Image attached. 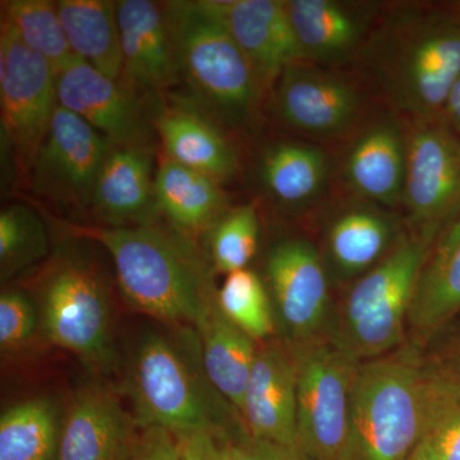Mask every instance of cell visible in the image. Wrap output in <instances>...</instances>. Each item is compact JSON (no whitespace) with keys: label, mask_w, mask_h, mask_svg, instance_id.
Listing matches in <instances>:
<instances>
[{"label":"cell","mask_w":460,"mask_h":460,"mask_svg":"<svg viewBox=\"0 0 460 460\" xmlns=\"http://www.w3.org/2000/svg\"><path fill=\"white\" fill-rule=\"evenodd\" d=\"M358 62L408 119L443 120L460 75V12L447 2L383 8Z\"/></svg>","instance_id":"obj_1"},{"label":"cell","mask_w":460,"mask_h":460,"mask_svg":"<svg viewBox=\"0 0 460 460\" xmlns=\"http://www.w3.org/2000/svg\"><path fill=\"white\" fill-rule=\"evenodd\" d=\"M62 224L72 237L95 241L107 250L120 295L133 310L162 323L195 328L217 302L208 253L171 224L118 228Z\"/></svg>","instance_id":"obj_2"},{"label":"cell","mask_w":460,"mask_h":460,"mask_svg":"<svg viewBox=\"0 0 460 460\" xmlns=\"http://www.w3.org/2000/svg\"><path fill=\"white\" fill-rule=\"evenodd\" d=\"M123 392L141 429L248 434L241 414L206 374L199 334L190 326H180L174 337L156 330L142 334L127 361Z\"/></svg>","instance_id":"obj_3"},{"label":"cell","mask_w":460,"mask_h":460,"mask_svg":"<svg viewBox=\"0 0 460 460\" xmlns=\"http://www.w3.org/2000/svg\"><path fill=\"white\" fill-rule=\"evenodd\" d=\"M56 250L32 278V301L44 337L93 371L115 363L111 281L84 244Z\"/></svg>","instance_id":"obj_4"},{"label":"cell","mask_w":460,"mask_h":460,"mask_svg":"<svg viewBox=\"0 0 460 460\" xmlns=\"http://www.w3.org/2000/svg\"><path fill=\"white\" fill-rule=\"evenodd\" d=\"M163 5L180 75L189 84L196 107L229 126L252 122L265 87L228 30L205 7L204 0Z\"/></svg>","instance_id":"obj_5"},{"label":"cell","mask_w":460,"mask_h":460,"mask_svg":"<svg viewBox=\"0 0 460 460\" xmlns=\"http://www.w3.org/2000/svg\"><path fill=\"white\" fill-rule=\"evenodd\" d=\"M435 241L404 233L383 261L354 281L332 339L357 362L386 356L404 341L417 281Z\"/></svg>","instance_id":"obj_6"},{"label":"cell","mask_w":460,"mask_h":460,"mask_svg":"<svg viewBox=\"0 0 460 460\" xmlns=\"http://www.w3.org/2000/svg\"><path fill=\"white\" fill-rule=\"evenodd\" d=\"M420 370L413 348L361 362L350 394L353 460H410L420 440Z\"/></svg>","instance_id":"obj_7"},{"label":"cell","mask_w":460,"mask_h":460,"mask_svg":"<svg viewBox=\"0 0 460 460\" xmlns=\"http://www.w3.org/2000/svg\"><path fill=\"white\" fill-rule=\"evenodd\" d=\"M288 347L296 367L299 450L308 460H353L350 394L359 362L332 337Z\"/></svg>","instance_id":"obj_8"},{"label":"cell","mask_w":460,"mask_h":460,"mask_svg":"<svg viewBox=\"0 0 460 460\" xmlns=\"http://www.w3.org/2000/svg\"><path fill=\"white\" fill-rule=\"evenodd\" d=\"M2 128L27 178L59 107L57 72L30 49L11 27H0Z\"/></svg>","instance_id":"obj_9"},{"label":"cell","mask_w":460,"mask_h":460,"mask_svg":"<svg viewBox=\"0 0 460 460\" xmlns=\"http://www.w3.org/2000/svg\"><path fill=\"white\" fill-rule=\"evenodd\" d=\"M402 204L413 232L438 238L460 215V138L444 120H410Z\"/></svg>","instance_id":"obj_10"},{"label":"cell","mask_w":460,"mask_h":460,"mask_svg":"<svg viewBox=\"0 0 460 460\" xmlns=\"http://www.w3.org/2000/svg\"><path fill=\"white\" fill-rule=\"evenodd\" d=\"M265 274L288 344L332 337L329 271L311 242L304 238L278 242L266 257Z\"/></svg>","instance_id":"obj_11"},{"label":"cell","mask_w":460,"mask_h":460,"mask_svg":"<svg viewBox=\"0 0 460 460\" xmlns=\"http://www.w3.org/2000/svg\"><path fill=\"white\" fill-rule=\"evenodd\" d=\"M111 146L86 120L59 105L30 172L33 193L58 208L90 210Z\"/></svg>","instance_id":"obj_12"},{"label":"cell","mask_w":460,"mask_h":460,"mask_svg":"<svg viewBox=\"0 0 460 460\" xmlns=\"http://www.w3.org/2000/svg\"><path fill=\"white\" fill-rule=\"evenodd\" d=\"M275 108L295 131L335 140L358 124L363 100L349 78L332 68L301 62L288 66L275 84Z\"/></svg>","instance_id":"obj_13"},{"label":"cell","mask_w":460,"mask_h":460,"mask_svg":"<svg viewBox=\"0 0 460 460\" xmlns=\"http://www.w3.org/2000/svg\"><path fill=\"white\" fill-rule=\"evenodd\" d=\"M60 107L86 120L113 146L154 147V118L137 91L75 58L57 75Z\"/></svg>","instance_id":"obj_14"},{"label":"cell","mask_w":460,"mask_h":460,"mask_svg":"<svg viewBox=\"0 0 460 460\" xmlns=\"http://www.w3.org/2000/svg\"><path fill=\"white\" fill-rule=\"evenodd\" d=\"M140 432L113 389L87 383L63 419L57 460H129Z\"/></svg>","instance_id":"obj_15"},{"label":"cell","mask_w":460,"mask_h":460,"mask_svg":"<svg viewBox=\"0 0 460 460\" xmlns=\"http://www.w3.org/2000/svg\"><path fill=\"white\" fill-rule=\"evenodd\" d=\"M305 62L332 68L358 60L380 7L374 3L287 0Z\"/></svg>","instance_id":"obj_16"},{"label":"cell","mask_w":460,"mask_h":460,"mask_svg":"<svg viewBox=\"0 0 460 460\" xmlns=\"http://www.w3.org/2000/svg\"><path fill=\"white\" fill-rule=\"evenodd\" d=\"M255 66L263 87L274 86L288 66L305 62L281 0H204Z\"/></svg>","instance_id":"obj_17"},{"label":"cell","mask_w":460,"mask_h":460,"mask_svg":"<svg viewBox=\"0 0 460 460\" xmlns=\"http://www.w3.org/2000/svg\"><path fill=\"white\" fill-rule=\"evenodd\" d=\"M117 18L123 59L120 83L135 91L156 93L180 83V69L163 3L119 0Z\"/></svg>","instance_id":"obj_18"},{"label":"cell","mask_w":460,"mask_h":460,"mask_svg":"<svg viewBox=\"0 0 460 460\" xmlns=\"http://www.w3.org/2000/svg\"><path fill=\"white\" fill-rule=\"evenodd\" d=\"M241 417L252 438L299 449L296 367L288 345L259 348L244 392Z\"/></svg>","instance_id":"obj_19"},{"label":"cell","mask_w":460,"mask_h":460,"mask_svg":"<svg viewBox=\"0 0 460 460\" xmlns=\"http://www.w3.org/2000/svg\"><path fill=\"white\" fill-rule=\"evenodd\" d=\"M154 147L111 146L96 181L90 210L102 226L159 222Z\"/></svg>","instance_id":"obj_20"},{"label":"cell","mask_w":460,"mask_h":460,"mask_svg":"<svg viewBox=\"0 0 460 460\" xmlns=\"http://www.w3.org/2000/svg\"><path fill=\"white\" fill-rule=\"evenodd\" d=\"M165 159L223 183L239 171V156L229 138L190 102L163 108L154 117Z\"/></svg>","instance_id":"obj_21"},{"label":"cell","mask_w":460,"mask_h":460,"mask_svg":"<svg viewBox=\"0 0 460 460\" xmlns=\"http://www.w3.org/2000/svg\"><path fill=\"white\" fill-rule=\"evenodd\" d=\"M405 172L407 133L396 120H378L363 129L345 156L350 189L375 204H402Z\"/></svg>","instance_id":"obj_22"},{"label":"cell","mask_w":460,"mask_h":460,"mask_svg":"<svg viewBox=\"0 0 460 460\" xmlns=\"http://www.w3.org/2000/svg\"><path fill=\"white\" fill-rule=\"evenodd\" d=\"M402 234L393 215L372 206L345 208L326 232V269L338 280L358 279L392 252Z\"/></svg>","instance_id":"obj_23"},{"label":"cell","mask_w":460,"mask_h":460,"mask_svg":"<svg viewBox=\"0 0 460 460\" xmlns=\"http://www.w3.org/2000/svg\"><path fill=\"white\" fill-rule=\"evenodd\" d=\"M460 314V215L438 235L420 270L408 326L426 343Z\"/></svg>","instance_id":"obj_24"},{"label":"cell","mask_w":460,"mask_h":460,"mask_svg":"<svg viewBox=\"0 0 460 460\" xmlns=\"http://www.w3.org/2000/svg\"><path fill=\"white\" fill-rule=\"evenodd\" d=\"M195 329L206 374L220 395L241 414L244 392L259 352L256 341L224 314L217 299Z\"/></svg>","instance_id":"obj_25"},{"label":"cell","mask_w":460,"mask_h":460,"mask_svg":"<svg viewBox=\"0 0 460 460\" xmlns=\"http://www.w3.org/2000/svg\"><path fill=\"white\" fill-rule=\"evenodd\" d=\"M155 193L160 214L190 237L208 232L229 210L222 183L171 160L156 172Z\"/></svg>","instance_id":"obj_26"},{"label":"cell","mask_w":460,"mask_h":460,"mask_svg":"<svg viewBox=\"0 0 460 460\" xmlns=\"http://www.w3.org/2000/svg\"><path fill=\"white\" fill-rule=\"evenodd\" d=\"M57 8L75 56L100 74L120 81L123 59L117 2L59 0Z\"/></svg>","instance_id":"obj_27"},{"label":"cell","mask_w":460,"mask_h":460,"mask_svg":"<svg viewBox=\"0 0 460 460\" xmlns=\"http://www.w3.org/2000/svg\"><path fill=\"white\" fill-rule=\"evenodd\" d=\"M328 177V156L310 144L279 142L263 153L260 163L263 189L289 208H302L319 198Z\"/></svg>","instance_id":"obj_28"},{"label":"cell","mask_w":460,"mask_h":460,"mask_svg":"<svg viewBox=\"0 0 460 460\" xmlns=\"http://www.w3.org/2000/svg\"><path fill=\"white\" fill-rule=\"evenodd\" d=\"M419 445L435 460H460V377L438 361H422Z\"/></svg>","instance_id":"obj_29"},{"label":"cell","mask_w":460,"mask_h":460,"mask_svg":"<svg viewBox=\"0 0 460 460\" xmlns=\"http://www.w3.org/2000/svg\"><path fill=\"white\" fill-rule=\"evenodd\" d=\"M63 419L49 396L29 399L0 417V460H57Z\"/></svg>","instance_id":"obj_30"},{"label":"cell","mask_w":460,"mask_h":460,"mask_svg":"<svg viewBox=\"0 0 460 460\" xmlns=\"http://www.w3.org/2000/svg\"><path fill=\"white\" fill-rule=\"evenodd\" d=\"M2 23L11 27L30 49L44 57L57 75L75 59L66 39L57 2L8 0L2 2Z\"/></svg>","instance_id":"obj_31"},{"label":"cell","mask_w":460,"mask_h":460,"mask_svg":"<svg viewBox=\"0 0 460 460\" xmlns=\"http://www.w3.org/2000/svg\"><path fill=\"white\" fill-rule=\"evenodd\" d=\"M50 257L47 224L32 208L12 205L0 213V280L35 270Z\"/></svg>","instance_id":"obj_32"},{"label":"cell","mask_w":460,"mask_h":460,"mask_svg":"<svg viewBox=\"0 0 460 460\" xmlns=\"http://www.w3.org/2000/svg\"><path fill=\"white\" fill-rule=\"evenodd\" d=\"M220 310L256 343L274 334L275 320L268 287L250 269L228 274L217 289Z\"/></svg>","instance_id":"obj_33"},{"label":"cell","mask_w":460,"mask_h":460,"mask_svg":"<svg viewBox=\"0 0 460 460\" xmlns=\"http://www.w3.org/2000/svg\"><path fill=\"white\" fill-rule=\"evenodd\" d=\"M206 233V253L214 271L228 275L247 269L259 247L260 219L256 206L229 208Z\"/></svg>","instance_id":"obj_34"},{"label":"cell","mask_w":460,"mask_h":460,"mask_svg":"<svg viewBox=\"0 0 460 460\" xmlns=\"http://www.w3.org/2000/svg\"><path fill=\"white\" fill-rule=\"evenodd\" d=\"M39 314L31 296L17 289L0 296V348L3 353L25 347L35 335Z\"/></svg>","instance_id":"obj_35"},{"label":"cell","mask_w":460,"mask_h":460,"mask_svg":"<svg viewBox=\"0 0 460 460\" xmlns=\"http://www.w3.org/2000/svg\"><path fill=\"white\" fill-rule=\"evenodd\" d=\"M172 434L177 441L181 460H232L230 441L235 438L232 435L211 429H189Z\"/></svg>","instance_id":"obj_36"},{"label":"cell","mask_w":460,"mask_h":460,"mask_svg":"<svg viewBox=\"0 0 460 460\" xmlns=\"http://www.w3.org/2000/svg\"><path fill=\"white\" fill-rule=\"evenodd\" d=\"M232 460H308L301 450L260 440L250 434L230 441Z\"/></svg>","instance_id":"obj_37"},{"label":"cell","mask_w":460,"mask_h":460,"mask_svg":"<svg viewBox=\"0 0 460 460\" xmlns=\"http://www.w3.org/2000/svg\"><path fill=\"white\" fill-rule=\"evenodd\" d=\"M129 460H181L174 435L169 429H141Z\"/></svg>","instance_id":"obj_38"},{"label":"cell","mask_w":460,"mask_h":460,"mask_svg":"<svg viewBox=\"0 0 460 460\" xmlns=\"http://www.w3.org/2000/svg\"><path fill=\"white\" fill-rule=\"evenodd\" d=\"M443 120L460 138V75L447 99Z\"/></svg>","instance_id":"obj_39"},{"label":"cell","mask_w":460,"mask_h":460,"mask_svg":"<svg viewBox=\"0 0 460 460\" xmlns=\"http://www.w3.org/2000/svg\"><path fill=\"white\" fill-rule=\"evenodd\" d=\"M436 361L460 377V329L454 332L453 337L445 347L444 353Z\"/></svg>","instance_id":"obj_40"},{"label":"cell","mask_w":460,"mask_h":460,"mask_svg":"<svg viewBox=\"0 0 460 460\" xmlns=\"http://www.w3.org/2000/svg\"><path fill=\"white\" fill-rule=\"evenodd\" d=\"M410 460H435L429 456L428 450L423 449L422 447H417V449L414 450V453L411 454Z\"/></svg>","instance_id":"obj_41"},{"label":"cell","mask_w":460,"mask_h":460,"mask_svg":"<svg viewBox=\"0 0 460 460\" xmlns=\"http://www.w3.org/2000/svg\"><path fill=\"white\" fill-rule=\"evenodd\" d=\"M449 3L450 7H453L456 9V11L460 12V0H454V2H447Z\"/></svg>","instance_id":"obj_42"}]
</instances>
